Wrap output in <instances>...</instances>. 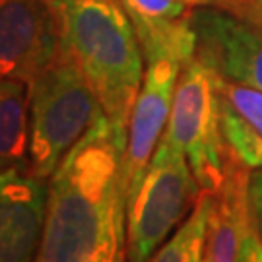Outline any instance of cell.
I'll return each mask as SVG.
<instances>
[{"label": "cell", "instance_id": "cell-1", "mask_svg": "<svg viewBox=\"0 0 262 262\" xmlns=\"http://www.w3.org/2000/svg\"><path fill=\"white\" fill-rule=\"evenodd\" d=\"M126 134L101 113L49 177L35 262H128Z\"/></svg>", "mask_w": 262, "mask_h": 262}, {"label": "cell", "instance_id": "cell-2", "mask_svg": "<svg viewBox=\"0 0 262 262\" xmlns=\"http://www.w3.org/2000/svg\"><path fill=\"white\" fill-rule=\"evenodd\" d=\"M55 10L62 49L90 82L113 126L128 134L146 74L130 16L119 0H58Z\"/></svg>", "mask_w": 262, "mask_h": 262}, {"label": "cell", "instance_id": "cell-3", "mask_svg": "<svg viewBox=\"0 0 262 262\" xmlns=\"http://www.w3.org/2000/svg\"><path fill=\"white\" fill-rule=\"evenodd\" d=\"M29 167L49 179L103 113L97 95L62 45L28 82Z\"/></svg>", "mask_w": 262, "mask_h": 262}, {"label": "cell", "instance_id": "cell-4", "mask_svg": "<svg viewBox=\"0 0 262 262\" xmlns=\"http://www.w3.org/2000/svg\"><path fill=\"white\" fill-rule=\"evenodd\" d=\"M202 187L187 156L161 138L128 200V262H148L196 206Z\"/></svg>", "mask_w": 262, "mask_h": 262}, {"label": "cell", "instance_id": "cell-5", "mask_svg": "<svg viewBox=\"0 0 262 262\" xmlns=\"http://www.w3.org/2000/svg\"><path fill=\"white\" fill-rule=\"evenodd\" d=\"M217 72L200 56L183 66L163 138L187 156L202 190L217 192L224 185L229 150L220 121Z\"/></svg>", "mask_w": 262, "mask_h": 262}, {"label": "cell", "instance_id": "cell-6", "mask_svg": "<svg viewBox=\"0 0 262 262\" xmlns=\"http://www.w3.org/2000/svg\"><path fill=\"white\" fill-rule=\"evenodd\" d=\"M196 56L225 80L262 92V21L220 6L190 12Z\"/></svg>", "mask_w": 262, "mask_h": 262}, {"label": "cell", "instance_id": "cell-7", "mask_svg": "<svg viewBox=\"0 0 262 262\" xmlns=\"http://www.w3.org/2000/svg\"><path fill=\"white\" fill-rule=\"evenodd\" d=\"M60 51L55 4L0 0V78L29 82Z\"/></svg>", "mask_w": 262, "mask_h": 262}, {"label": "cell", "instance_id": "cell-8", "mask_svg": "<svg viewBox=\"0 0 262 262\" xmlns=\"http://www.w3.org/2000/svg\"><path fill=\"white\" fill-rule=\"evenodd\" d=\"M183 62L171 56L146 62L144 82L132 109L126 150H124V185L126 202L134 196L151 156L167 128L173 95Z\"/></svg>", "mask_w": 262, "mask_h": 262}, {"label": "cell", "instance_id": "cell-9", "mask_svg": "<svg viewBox=\"0 0 262 262\" xmlns=\"http://www.w3.org/2000/svg\"><path fill=\"white\" fill-rule=\"evenodd\" d=\"M49 179L31 167L0 171V262H35L47 217Z\"/></svg>", "mask_w": 262, "mask_h": 262}, {"label": "cell", "instance_id": "cell-10", "mask_svg": "<svg viewBox=\"0 0 262 262\" xmlns=\"http://www.w3.org/2000/svg\"><path fill=\"white\" fill-rule=\"evenodd\" d=\"M249 175L251 169L229 156L224 185L214 192L204 262H237L239 258L241 245L251 227L247 200Z\"/></svg>", "mask_w": 262, "mask_h": 262}, {"label": "cell", "instance_id": "cell-11", "mask_svg": "<svg viewBox=\"0 0 262 262\" xmlns=\"http://www.w3.org/2000/svg\"><path fill=\"white\" fill-rule=\"evenodd\" d=\"M217 97L227 150L245 167H262V92L217 76Z\"/></svg>", "mask_w": 262, "mask_h": 262}, {"label": "cell", "instance_id": "cell-12", "mask_svg": "<svg viewBox=\"0 0 262 262\" xmlns=\"http://www.w3.org/2000/svg\"><path fill=\"white\" fill-rule=\"evenodd\" d=\"M10 167H29V88L0 78V171Z\"/></svg>", "mask_w": 262, "mask_h": 262}, {"label": "cell", "instance_id": "cell-13", "mask_svg": "<svg viewBox=\"0 0 262 262\" xmlns=\"http://www.w3.org/2000/svg\"><path fill=\"white\" fill-rule=\"evenodd\" d=\"M214 192L202 190L196 206L148 262H204Z\"/></svg>", "mask_w": 262, "mask_h": 262}, {"label": "cell", "instance_id": "cell-14", "mask_svg": "<svg viewBox=\"0 0 262 262\" xmlns=\"http://www.w3.org/2000/svg\"><path fill=\"white\" fill-rule=\"evenodd\" d=\"M132 24H165L187 18L190 14L188 0H119Z\"/></svg>", "mask_w": 262, "mask_h": 262}, {"label": "cell", "instance_id": "cell-15", "mask_svg": "<svg viewBox=\"0 0 262 262\" xmlns=\"http://www.w3.org/2000/svg\"><path fill=\"white\" fill-rule=\"evenodd\" d=\"M247 200H249V222L254 235L262 243V167L251 169Z\"/></svg>", "mask_w": 262, "mask_h": 262}, {"label": "cell", "instance_id": "cell-16", "mask_svg": "<svg viewBox=\"0 0 262 262\" xmlns=\"http://www.w3.org/2000/svg\"><path fill=\"white\" fill-rule=\"evenodd\" d=\"M237 262H262V243L254 235L253 227H249V231H247Z\"/></svg>", "mask_w": 262, "mask_h": 262}, {"label": "cell", "instance_id": "cell-17", "mask_svg": "<svg viewBox=\"0 0 262 262\" xmlns=\"http://www.w3.org/2000/svg\"><path fill=\"white\" fill-rule=\"evenodd\" d=\"M188 2H190L192 6H208L212 0H188Z\"/></svg>", "mask_w": 262, "mask_h": 262}, {"label": "cell", "instance_id": "cell-18", "mask_svg": "<svg viewBox=\"0 0 262 262\" xmlns=\"http://www.w3.org/2000/svg\"><path fill=\"white\" fill-rule=\"evenodd\" d=\"M249 2H254V4H262V0H249Z\"/></svg>", "mask_w": 262, "mask_h": 262}, {"label": "cell", "instance_id": "cell-19", "mask_svg": "<svg viewBox=\"0 0 262 262\" xmlns=\"http://www.w3.org/2000/svg\"><path fill=\"white\" fill-rule=\"evenodd\" d=\"M47 2H51V4H55V2H58V0H47Z\"/></svg>", "mask_w": 262, "mask_h": 262}]
</instances>
